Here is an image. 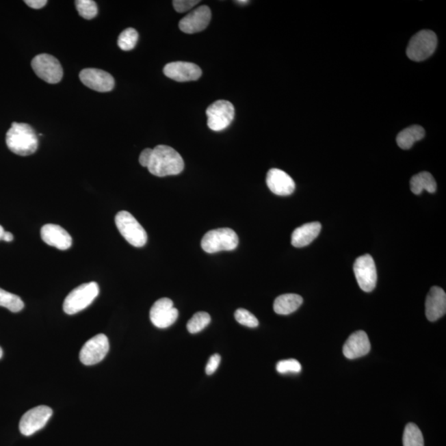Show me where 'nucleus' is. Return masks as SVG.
<instances>
[{
	"mask_svg": "<svg viewBox=\"0 0 446 446\" xmlns=\"http://www.w3.org/2000/svg\"><path fill=\"white\" fill-rule=\"evenodd\" d=\"M185 168V162L180 153L172 147L159 145L153 150L149 163V172L158 177L181 174Z\"/></svg>",
	"mask_w": 446,
	"mask_h": 446,
	"instance_id": "nucleus-1",
	"label": "nucleus"
},
{
	"mask_svg": "<svg viewBox=\"0 0 446 446\" xmlns=\"http://www.w3.org/2000/svg\"><path fill=\"white\" fill-rule=\"evenodd\" d=\"M6 144L12 153L27 157L37 151L38 138L30 125L14 122L6 134Z\"/></svg>",
	"mask_w": 446,
	"mask_h": 446,
	"instance_id": "nucleus-2",
	"label": "nucleus"
},
{
	"mask_svg": "<svg viewBox=\"0 0 446 446\" xmlns=\"http://www.w3.org/2000/svg\"><path fill=\"white\" fill-rule=\"evenodd\" d=\"M99 293L97 283L90 282L75 288L66 298L63 304L64 312L74 315L89 306Z\"/></svg>",
	"mask_w": 446,
	"mask_h": 446,
	"instance_id": "nucleus-3",
	"label": "nucleus"
},
{
	"mask_svg": "<svg viewBox=\"0 0 446 446\" xmlns=\"http://www.w3.org/2000/svg\"><path fill=\"white\" fill-rule=\"evenodd\" d=\"M115 223L122 236L135 248H142L146 244L147 233L136 218L127 211H121L115 217Z\"/></svg>",
	"mask_w": 446,
	"mask_h": 446,
	"instance_id": "nucleus-4",
	"label": "nucleus"
},
{
	"mask_svg": "<svg viewBox=\"0 0 446 446\" xmlns=\"http://www.w3.org/2000/svg\"><path fill=\"white\" fill-rule=\"evenodd\" d=\"M239 238L231 228H218L209 231L202 239L201 246L207 253H216L222 250H233L237 248Z\"/></svg>",
	"mask_w": 446,
	"mask_h": 446,
	"instance_id": "nucleus-5",
	"label": "nucleus"
},
{
	"mask_svg": "<svg viewBox=\"0 0 446 446\" xmlns=\"http://www.w3.org/2000/svg\"><path fill=\"white\" fill-rule=\"evenodd\" d=\"M437 47V37L431 30H422L410 40L407 55L414 62H422L435 53Z\"/></svg>",
	"mask_w": 446,
	"mask_h": 446,
	"instance_id": "nucleus-6",
	"label": "nucleus"
},
{
	"mask_svg": "<svg viewBox=\"0 0 446 446\" xmlns=\"http://www.w3.org/2000/svg\"><path fill=\"white\" fill-rule=\"evenodd\" d=\"M31 67L36 75L44 81L57 83L63 77V69L58 60L49 54H40L31 61Z\"/></svg>",
	"mask_w": 446,
	"mask_h": 446,
	"instance_id": "nucleus-7",
	"label": "nucleus"
},
{
	"mask_svg": "<svg viewBox=\"0 0 446 446\" xmlns=\"http://www.w3.org/2000/svg\"><path fill=\"white\" fill-rule=\"evenodd\" d=\"M208 126L211 130L220 131L228 129L233 121L235 109L233 103L226 101H218L206 111Z\"/></svg>",
	"mask_w": 446,
	"mask_h": 446,
	"instance_id": "nucleus-8",
	"label": "nucleus"
},
{
	"mask_svg": "<svg viewBox=\"0 0 446 446\" xmlns=\"http://www.w3.org/2000/svg\"><path fill=\"white\" fill-rule=\"evenodd\" d=\"M354 272L358 285L365 292H371L377 284L376 263L370 254H364L357 259L354 265Z\"/></svg>",
	"mask_w": 446,
	"mask_h": 446,
	"instance_id": "nucleus-9",
	"label": "nucleus"
},
{
	"mask_svg": "<svg viewBox=\"0 0 446 446\" xmlns=\"http://www.w3.org/2000/svg\"><path fill=\"white\" fill-rule=\"evenodd\" d=\"M53 409L39 406L27 411L20 420L19 430L23 436H30L45 427L53 416Z\"/></svg>",
	"mask_w": 446,
	"mask_h": 446,
	"instance_id": "nucleus-10",
	"label": "nucleus"
},
{
	"mask_svg": "<svg viewBox=\"0 0 446 446\" xmlns=\"http://www.w3.org/2000/svg\"><path fill=\"white\" fill-rule=\"evenodd\" d=\"M109 350V341L105 334H99L83 345L79 360L86 365H94L105 359Z\"/></svg>",
	"mask_w": 446,
	"mask_h": 446,
	"instance_id": "nucleus-11",
	"label": "nucleus"
},
{
	"mask_svg": "<svg viewBox=\"0 0 446 446\" xmlns=\"http://www.w3.org/2000/svg\"><path fill=\"white\" fill-rule=\"evenodd\" d=\"M179 312L173 301L163 298L155 302L150 311V319L155 326L165 329L173 325L178 319Z\"/></svg>",
	"mask_w": 446,
	"mask_h": 446,
	"instance_id": "nucleus-12",
	"label": "nucleus"
},
{
	"mask_svg": "<svg viewBox=\"0 0 446 446\" xmlns=\"http://www.w3.org/2000/svg\"><path fill=\"white\" fill-rule=\"evenodd\" d=\"M79 79L83 85L97 92H109L115 86L114 77L106 71L99 69H83L79 73Z\"/></svg>",
	"mask_w": 446,
	"mask_h": 446,
	"instance_id": "nucleus-13",
	"label": "nucleus"
},
{
	"mask_svg": "<svg viewBox=\"0 0 446 446\" xmlns=\"http://www.w3.org/2000/svg\"><path fill=\"white\" fill-rule=\"evenodd\" d=\"M212 13L209 6L202 5L190 12L180 22V29L183 33L193 34L204 31L209 26Z\"/></svg>",
	"mask_w": 446,
	"mask_h": 446,
	"instance_id": "nucleus-14",
	"label": "nucleus"
},
{
	"mask_svg": "<svg viewBox=\"0 0 446 446\" xmlns=\"http://www.w3.org/2000/svg\"><path fill=\"white\" fill-rule=\"evenodd\" d=\"M167 77L178 82L197 81L202 75V70L196 64L174 62L167 64L163 70Z\"/></svg>",
	"mask_w": 446,
	"mask_h": 446,
	"instance_id": "nucleus-15",
	"label": "nucleus"
},
{
	"mask_svg": "<svg viewBox=\"0 0 446 446\" xmlns=\"http://www.w3.org/2000/svg\"><path fill=\"white\" fill-rule=\"evenodd\" d=\"M266 184L274 194L288 196L296 190V183L291 176L280 169H272L267 173Z\"/></svg>",
	"mask_w": 446,
	"mask_h": 446,
	"instance_id": "nucleus-16",
	"label": "nucleus"
},
{
	"mask_svg": "<svg viewBox=\"0 0 446 446\" xmlns=\"http://www.w3.org/2000/svg\"><path fill=\"white\" fill-rule=\"evenodd\" d=\"M42 241L47 245L62 250H68L73 246V238L65 229L55 224H46L41 230Z\"/></svg>",
	"mask_w": 446,
	"mask_h": 446,
	"instance_id": "nucleus-17",
	"label": "nucleus"
},
{
	"mask_svg": "<svg viewBox=\"0 0 446 446\" xmlns=\"http://www.w3.org/2000/svg\"><path fill=\"white\" fill-rule=\"evenodd\" d=\"M371 349L368 334L364 330H358L350 334L343 346L344 356L350 360L366 356Z\"/></svg>",
	"mask_w": 446,
	"mask_h": 446,
	"instance_id": "nucleus-18",
	"label": "nucleus"
},
{
	"mask_svg": "<svg viewBox=\"0 0 446 446\" xmlns=\"http://www.w3.org/2000/svg\"><path fill=\"white\" fill-rule=\"evenodd\" d=\"M446 313V294L440 287L434 286L425 300V316L430 322H436Z\"/></svg>",
	"mask_w": 446,
	"mask_h": 446,
	"instance_id": "nucleus-19",
	"label": "nucleus"
},
{
	"mask_svg": "<svg viewBox=\"0 0 446 446\" xmlns=\"http://www.w3.org/2000/svg\"><path fill=\"white\" fill-rule=\"evenodd\" d=\"M322 229L320 222H314L306 223L293 231L291 243L294 248H301L309 246L319 235Z\"/></svg>",
	"mask_w": 446,
	"mask_h": 446,
	"instance_id": "nucleus-20",
	"label": "nucleus"
},
{
	"mask_svg": "<svg viewBox=\"0 0 446 446\" xmlns=\"http://www.w3.org/2000/svg\"><path fill=\"white\" fill-rule=\"evenodd\" d=\"M302 298L296 293H286L278 296L274 302V310L280 315H289L291 314L302 305Z\"/></svg>",
	"mask_w": 446,
	"mask_h": 446,
	"instance_id": "nucleus-21",
	"label": "nucleus"
},
{
	"mask_svg": "<svg viewBox=\"0 0 446 446\" xmlns=\"http://www.w3.org/2000/svg\"><path fill=\"white\" fill-rule=\"evenodd\" d=\"M424 137L425 130L423 127L414 125L402 131L397 135L396 141L400 148L408 150L411 148L414 143L421 140Z\"/></svg>",
	"mask_w": 446,
	"mask_h": 446,
	"instance_id": "nucleus-22",
	"label": "nucleus"
},
{
	"mask_svg": "<svg viewBox=\"0 0 446 446\" xmlns=\"http://www.w3.org/2000/svg\"><path fill=\"white\" fill-rule=\"evenodd\" d=\"M410 186L413 194L417 195L421 194L424 190L429 193H435L437 185L435 179L432 174L428 172H421L414 175L410 181Z\"/></svg>",
	"mask_w": 446,
	"mask_h": 446,
	"instance_id": "nucleus-23",
	"label": "nucleus"
},
{
	"mask_svg": "<svg viewBox=\"0 0 446 446\" xmlns=\"http://www.w3.org/2000/svg\"><path fill=\"white\" fill-rule=\"evenodd\" d=\"M403 441L404 446H424V438L421 430L414 423L406 425Z\"/></svg>",
	"mask_w": 446,
	"mask_h": 446,
	"instance_id": "nucleus-24",
	"label": "nucleus"
},
{
	"mask_svg": "<svg viewBox=\"0 0 446 446\" xmlns=\"http://www.w3.org/2000/svg\"><path fill=\"white\" fill-rule=\"evenodd\" d=\"M0 306L13 313H18L25 308V302L16 294L0 289Z\"/></svg>",
	"mask_w": 446,
	"mask_h": 446,
	"instance_id": "nucleus-25",
	"label": "nucleus"
},
{
	"mask_svg": "<svg viewBox=\"0 0 446 446\" xmlns=\"http://www.w3.org/2000/svg\"><path fill=\"white\" fill-rule=\"evenodd\" d=\"M210 322L211 317L208 313L198 312L188 322L187 329L191 334H196L205 329Z\"/></svg>",
	"mask_w": 446,
	"mask_h": 446,
	"instance_id": "nucleus-26",
	"label": "nucleus"
},
{
	"mask_svg": "<svg viewBox=\"0 0 446 446\" xmlns=\"http://www.w3.org/2000/svg\"><path fill=\"white\" fill-rule=\"evenodd\" d=\"M138 41V33L134 29H127L119 35L118 45L122 51H131L136 47Z\"/></svg>",
	"mask_w": 446,
	"mask_h": 446,
	"instance_id": "nucleus-27",
	"label": "nucleus"
},
{
	"mask_svg": "<svg viewBox=\"0 0 446 446\" xmlns=\"http://www.w3.org/2000/svg\"><path fill=\"white\" fill-rule=\"evenodd\" d=\"M75 3L79 14L83 18L90 20L96 17L98 7L93 0H77Z\"/></svg>",
	"mask_w": 446,
	"mask_h": 446,
	"instance_id": "nucleus-28",
	"label": "nucleus"
},
{
	"mask_svg": "<svg viewBox=\"0 0 446 446\" xmlns=\"http://www.w3.org/2000/svg\"><path fill=\"white\" fill-rule=\"evenodd\" d=\"M235 318L239 324L248 326V328H254L259 326V321L252 313L244 309H239L235 313Z\"/></svg>",
	"mask_w": 446,
	"mask_h": 446,
	"instance_id": "nucleus-29",
	"label": "nucleus"
},
{
	"mask_svg": "<svg viewBox=\"0 0 446 446\" xmlns=\"http://www.w3.org/2000/svg\"><path fill=\"white\" fill-rule=\"evenodd\" d=\"M276 369L278 373L282 374L288 373H298L301 372L302 366L298 360L290 359L278 362Z\"/></svg>",
	"mask_w": 446,
	"mask_h": 446,
	"instance_id": "nucleus-30",
	"label": "nucleus"
},
{
	"mask_svg": "<svg viewBox=\"0 0 446 446\" xmlns=\"http://www.w3.org/2000/svg\"><path fill=\"white\" fill-rule=\"evenodd\" d=\"M199 3L200 1L198 0H174L173 5L178 13H184V12L193 9Z\"/></svg>",
	"mask_w": 446,
	"mask_h": 446,
	"instance_id": "nucleus-31",
	"label": "nucleus"
},
{
	"mask_svg": "<svg viewBox=\"0 0 446 446\" xmlns=\"http://www.w3.org/2000/svg\"><path fill=\"white\" fill-rule=\"evenodd\" d=\"M220 354H215L213 356H211L208 364L206 365V373L208 374V376H212V374L216 372L219 365H220Z\"/></svg>",
	"mask_w": 446,
	"mask_h": 446,
	"instance_id": "nucleus-32",
	"label": "nucleus"
},
{
	"mask_svg": "<svg viewBox=\"0 0 446 446\" xmlns=\"http://www.w3.org/2000/svg\"><path fill=\"white\" fill-rule=\"evenodd\" d=\"M153 149L146 148L144 150H142L140 157H139V162H140L141 166L146 167V168L148 167L151 155H153Z\"/></svg>",
	"mask_w": 446,
	"mask_h": 446,
	"instance_id": "nucleus-33",
	"label": "nucleus"
},
{
	"mask_svg": "<svg viewBox=\"0 0 446 446\" xmlns=\"http://www.w3.org/2000/svg\"><path fill=\"white\" fill-rule=\"evenodd\" d=\"M25 3L31 9L40 10L47 5V0H25Z\"/></svg>",
	"mask_w": 446,
	"mask_h": 446,
	"instance_id": "nucleus-34",
	"label": "nucleus"
},
{
	"mask_svg": "<svg viewBox=\"0 0 446 446\" xmlns=\"http://www.w3.org/2000/svg\"><path fill=\"white\" fill-rule=\"evenodd\" d=\"M2 240L7 241V242H10L14 240V236L13 234L9 232H5L3 233V237H2Z\"/></svg>",
	"mask_w": 446,
	"mask_h": 446,
	"instance_id": "nucleus-35",
	"label": "nucleus"
},
{
	"mask_svg": "<svg viewBox=\"0 0 446 446\" xmlns=\"http://www.w3.org/2000/svg\"><path fill=\"white\" fill-rule=\"evenodd\" d=\"M5 233V229H3V226L0 225V240H2L3 235Z\"/></svg>",
	"mask_w": 446,
	"mask_h": 446,
	"instance_id": "nucleus-36",
	"label": "nucleus"
},
{
	"mask_svg": "<svg viewBox=\"0 0 446 446\" xmlns=\"http://www.w3.org/2000/svg\"><path fill=\"white\" fill-rule=\"evenodd\" d=\"M237 3H240V5H246V3H248L249 1H245V0H243V1H240V0H238Z\"/></svg>",
	"mask_w": 446,
	"mask_h": 446,
	"instance_id": "nucleus-37",
	"label": "nucleus"
},
{
	"mask_svg": "<svg viewBox=\"0 0 446 446\" xmlns=\"http://www.w3.org/2000/svg\"><path fill=\"white\" fill-rule=\"evenodd\" d=\"M3 356V350L1 347H0V359H1Z\"/></svg>",
	"mask_w": 446,
	"mask_h": 446,
	"instance_id": "nucleus-38",
	"label": "nucleus"
}]
</instances>
